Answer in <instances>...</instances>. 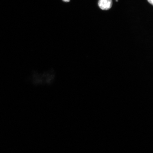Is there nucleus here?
Here are the masks:
<instances>
[{
	"mask_svg": "<svg viewBox=\"0 0 153 153\" xmlns=\"http://www.w3.org/2000/svg\"><path fill=\"white\" fill-rule=\"evenodd\" d=\"M63 1L66 2H68L70 1V0H63Z\"/></svg>",
	"mask_w": 153,
	"mask_h": 153,
	"instance_id": "obj_3",
	"label": "nucleus"
},
{
	"mask_svg": "<svg viewBox=\"0 0 153 153\" xmlns=\"http://www.w3.org/2000/svg\"><path fill=\"white\" fill-rule=\"evenodd\" d=\"M99 7L102 10H107L110 9L112 5V0H99Z\"/></svg>",
	"mask_w": 153,
	"mask_h": 153,
	"instance_id": "obj_1",
	"label": "nucleus"
},
{
	"mask_svg": "<svg viewBox=\"0 0 153 153\" xmlns=\"http://www.w3.org/2000/svg\"><path fill=\"white\" fill-rule=\"evenodd\" d=\"M148 2L149 3H150L151 4H152V5H153V0H148Z\"/></svg>",
	"mask_w": 153,
	"mask_h": 153,
	"instance_id": "obj_2",
	"label": "nucleus"
}]
</instances>
